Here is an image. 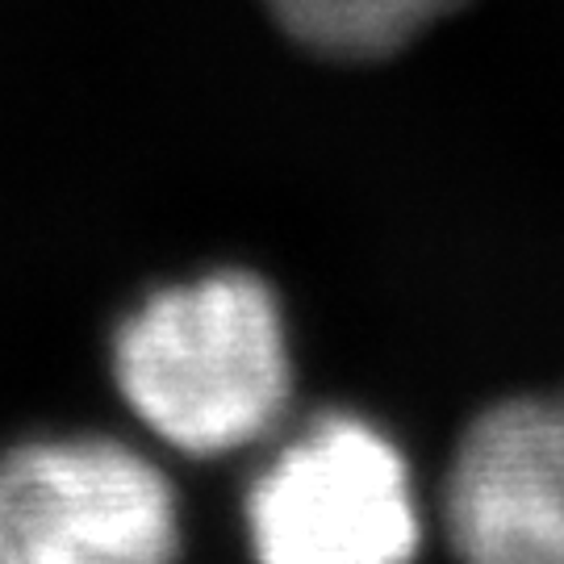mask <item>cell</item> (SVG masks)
<instances>
[{"label": "cell", "instance_id": "6da1fadb", "mask_svg": "<svg viewBox=\"0 0 564 564\" xmlns=\"http://www.w3.org/2000/svg\"><path fill=\"white\" fill-rule=\"evenodd\" d=\"M121 398L193 456L260 440L289 402V335L276 293L242 268L167 284L118 326Z\"/></svg>", "mask_w": 564, "mask_h": 564}, {"label": "cell", "instance_id": "3957f363", "mask_svg": "<svg viewBox=\"0 0 564 564\" xmlns=\"http://www.w3.org/2000/svg\"><path fill=\"white\" fill-rule=\"evenodd\" d=\"M172 485L101 435L34 440L0 456V564H172Z\"/></svg>", "mask_w": 564, "mask_h": 564}, {"label": "cell", "instance_id": "277c9868", "mask_svg": "<svg viewBox=\"0 0 564 564\" xmlns=\"http://www.w3.org/2000/svg\"><path fill=\"white\" fill-rule=\"evenodd\" d=\"M444 523L464 564H564V393L506 398L468 423Z\"/></svg>", "mask_w": 564, "mask_h": 564}, {"label": "cell", "instance_id": "7a4b0ae2", "mask_svg": "<svg viewBox=\"0 0 564 564\" xmlns=\"http://www.w3.org/2000/svg\"><path fill=\"white\" fill-rule=\"evenodd\" d=\"M247 531L260 564H414L423 523L393 440L326 414L256 477Z\"/></svg>", "mask_w": 564, "mask_h": 564}, {"label": "cell", "instance_id": "5b68a950", "mask_svg": "<svg viewBox=\"0 0 564 564\" xmlns=\"http://www.w3.org/2000/svg\"><path fill=\"white\" fill-rule=\"evenodd\" d=\"M293 39L330 59H377L426 25L452 13L460 0H263Z\"/></svg>", "mask_w": 564, "mask_h": 564}]
</instances>
